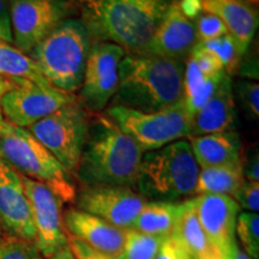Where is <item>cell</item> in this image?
Masks as SVG:
<instances>
[{"mask_svg":"<svg viewBox=\"0 0 259 259\" xmlns=\"http://www.w3.org/2000/svg\"><path fill=\"white\" fill-rule=\"evenodd\" d=\"M144 151L107 114L92 113L76 179L84 186L134 189Z\"/></svg>","mask_w":259,"mask_h":259,"instance_id":"obj_1","label":"cell"},{"mask_svg":"<svg viewBox=\"0 0 259 259\" xmlns=\"http://www.w3.org/2000/svg\"><path fill=\"white\" fill-rule=\"evenodd\" d=\"M184 70L183 61L143 52L125 54L112 106L147 113L176 106L183 99Z\"/></svg>","mask_w":259,"mask_h":259,"instance_id":"obj_2","label":"cell"},{"mask_svg":"<svg viewBox=\"0 0 259 259\" xmlns=\"http://www.w3.org/2000/svg\"><path fill=\"white\" fill-rule=\"evenodd\" d=\"M174 0H78L90 36L127 53L143 51Z\"/></svg>","mask_w":259,"mask_h":259,"instance_id":"obj_3","label":"cell"},{"mask_svg":"<svg viewBox=\"0 0 259 259\" xmlns=\"http://www.w3.org/2000/svg\"><path fill=\"white\" fill-rule=\"evenodd\" d=\"M199 169L190 143L181 139L144 153L135 187L144 199L178 202L196 194Z\"/></svg>","mask_w":259,"mask_h":259,"instance_id":"obj_4","label":"cell"},{"mask_svg":"<svg viewBox=\"0 0 259 259\" xmlns=\"http://www.w3.org/2000/svg\"><path fill=\"white\" fill-rule=\"evenodd\" d=\"M92 36L82 19L67 18L31 51L47 82L74 94L82 85Z\"/></svg>","mask_w":259,"mask_h":259,"instance_id":"obj_5","label":"cell"},{"mask_svg":"<svg viewBox=\"0 0 259 259\" xmlns=\"http://www.w3.org/2000/svg\"><path fill=\"white\" fill-rule=\"evenodd\" d=\"M0 158L17 173L47 186L63 203H74V178L27 128L10 122L0 134Z\"/></svg>","mask_w":259,"mask_h":259,"instance_id":"obj_6","label":"cell"},{"mask_svg":"<svg viewBox=\"0 0 259 259\" xmlns=\"http://www.w3.org/2000/svg\"><path fill=\"white\" fill-rule=\"evenodd\" d=\"M106 114L134 138L144 153L181 139H189L193 119L181 101L167 109L150 113L111 106Z\"/></svg>","mask_w":259,"mask_h":259,"instance_id":"obj_7","label":"cell"},{"mask_svg":"<svg viewBox=\"0 0 259 259\" xmlns=\"http://www.w3.org/2000/svg\"><path fill=\"white\" fill-rule=\"evenodd\" d=\"M89 116V112L76 99L27 130L76 178L88 132Z\"/></svg>","mask_w":259,"mask_h":259,"instance_id":"obj_8","label":"cell"},{"mask_svg":"<svg viewBox=\"0 0 259 259\" xmlns=\"http://www.w3.org/2000/svg\"><path fill=\"white\" fill-rule=\"evenodd\" d=\"M76 99L74 94L65 93L52 84L12 78V88L0 100V109L10 124L28 128Z\"/></svg>","mask_w":259,"mask_h":259,"instance_id":"obj_9","label":"cell"},{"mask_svg":"<svg viewBox=\"0 0 259 259\" xmlns=\"http://www.w3.org/2000/svg\"><path fill=\"white\" fill-rule=\"evenodd\" d=\"M12 35L16 48L30 54L45 37L69 18V0H10Z\"/></svg>","mask_w":259,"mask_h":259,"instance_id":"obj_10","label":"cell"},{"mask_svg":"<svg viewBox=\"0 0 259 259\" xmlns=\"http://www.w3.org/2000/svg\"><path fill=\"white\" fill-rule=\"evenodd\" d=\"M126 52L112 42L96 41L90 47L84 69L80 99L88 112L100 113L114 97L119 83V66Z\"/></svg>","mask_w":259,"mask_h":259,"instance_id":"obj_11","label":"cell"},{"mask_svg":"<svg viewBox=\"0 0 259 259\" xmlns=\"http://www.w3.org/2000/svg\"><path fill=\"white\" fill-rule=\"evenodd\" d=\"M21 178L35 228L34 244L42 257L48 259L69 244L61 213L63 202L47 186L23 176Z\"/></svg>","mask_w":259,"mask_h":259,"instance_id":"obj_12","label":"cell"},{"mask_svg":"<svg viewBox=\"0 0 259 259\" xmlns=\"http://www.w3.org/2000/svg\"><path fill=\"white\" fill-rule=\"evenodd\" d=\"M147 199L131 187L124 186H84L77 192L78 210L92 213L114 227L130 229Z\"/></svg>","mask_w":259,"mask_h":259,"instance_id":"obj_13","label":"cell"},{"mask_svg":"<svg viewBox=\"0 0 259 259\" xmlns=\"http://www.w3.org/2000/svg\"><path fill=\"white\" fill-rule=\"evenodd\" d=\"M194 209L209 244L222 257L235 242V226L240 206L225 194H198Z\"/></svg>","mask_w":259,"mask_h":259,"instance_id":"obj_14","label":"cell"},{"mask_svg":"<svg viewBox=\"0 0 259 259\" xmlns=\"http://www.w3.org/2000/svg\"><path fill=\"white\" fill-rule=\"evenodd\" d=\"M198 42L194 21L181 12L174 0L153 37L141 52L185 63Z\"/></svg>","mask_w":259,"mask_h":259,"instance_id":"obj_15","label":"cell"},{"mask_svg":"<svg viewBox=\"0 0 259 259\" xmlns=\"http://www.w3.org/2000/svg\"><path fill=\"white\" fill-rule=\"evenodd\" d=\"M0 227L4 232L35 241L30 206L21 174L0 158Z\"/></svg>","mask_w":259,"mask_h":259,"instance_id":"obj_16","label":"cell"},{"mask_svg":"<svg viewBox=\"0 0 259 259\" xmlns=\"http://www.w3.org/2000/svg\"><path fill=\"white\" fill-rule=\"evenodd\" d=\"M64 226L70 236L78 239L94 250L112 254H121L124 231L92 213L76 208L64 215Z\"/></svg>","mask_w":259,"mask_h":259,"instance_id":"obj_17","label":"cell"},{"mask_svg":"<svg viewBox=\"0 0 259 259\" xmlns=\"http://www.w3.org/2000/svg\"><path fill=\"white\" fill-rule=\"evenodd\" d=\"M235 124V101L233 84L226 76L215 94L192 119L190 137L233 131Z\"/></svg>","mask_w":259,"mask_h":259,"instance_id":"obj_18","label":"cell"},{"mask_svg":"<svg viewBox=\"0 0 259 259\" xmlns=\"http://www.w3.org/2000/svg\"><path fill=\"white\" fill-rule=\"evenodd\" d=\"M202 9L221 19L245 56L258 28L257 11L245 0H202Z\"/></svg>","mask_w":259,"mask_h":259,"instance_id":"obj_19","label":"cell"},{"mask_svg":"<svg viewBox=\"0 0 259 259\" xmlns=\"http://www.w3.org/2000/svg\"><path fill=\"white\" fill-rule=\"evenodd\" d=\"M189 141L199 168L242 163L241 141L234 130L191 137Z\"/></svg>","mask_w":259,"mask_h":259,"instance_id":"obj_20","label":"cell"},{"mask_svg":"<svg viewBox=\"0 0 259 259\" xmlns=\"http://www.w3.org/2000/svg\"><path fill=\"white\" fill-rule=\"evenodd\" d=\"M226 76V72L216 74L205 72L200 69L193 58H187L185 61V70H184L181 102L185 105L191 115L194 116V114L208 102V100L215 94Z\"/></svg>","mask_w":259,"mask_h":259,"instance_id":"obj_21","label":"cell"},{"mask_svg":"<svg viewBox=\"0 0 259 259\" xmlns=\"http://www.w3.org/2000/svg\"><path fill=\"white\" fill-rule=\"evenodd\" d=\"M186 204L187 199L184 202H145L132 228L151 235L169 236L183 215Z\"/></svg>","mask_w":259,"mask_h":259,"instance_id":"obj_22","label":"cell"},{"mask_svg":"<svg viewBox=\"0 0 259 259\" xmlns=\"http://www.w3.org/2000/svg\"><path fill=\"white\" fill-rule=\"evenodd\" d=\"M245 180L242 163L200 168L196 194H225L233 198Z\"/></svg>","mask_w":259,"mask_h":259,"instance_id":"obj_23","label":"cell"},{"mask_svg":"<svg viewBox=\"0 0 259 259\" xmlns=\"http://www.w3.org/2000/svg\"><path fill=\"white\" fill-rule=\"evenodd\" d=\"M0 74L9 78H21L40 84H50L31 57L3 41H0Z\"/></svg>","mask_w":259,"mask_h":259,"instance_id":"obj_24","label":"cell"},{"mask_svg":"<svg viewBox=\"0 0 259 259\" xmlns=\"http://www.w3.org/2000/svg\"><path fill=\"white\" fill-rule=\"evenodd\" d=\"M170 235L177 236L194 259L208 254L213 250L197 218L194 198L187 199L186 208Z\"/></svg>","mask_w":259,"mask_h":259,"instance_id":"obj_25","label":"cell"},{"mask_svg":"<svg viewBox=\"0 0 259 259\" xmlns=\"http://www.w3.org/2000/svg\"><path fill=\"white\" fill-rule=\"evenodd\" d=\"M166 236H157L136 231H124L121 257L124 259H155Z\"/></svg>","mask_w":259,"mask_h":259,"instance_id":"obj_26","label":"cell"},{"mask_svg":"<svg viewBox=\"0 0 259 259\" xmlns=\"http://www.w3.org/2000/svg\"><path fill=\"white\" fill-rule=\"evenodd\" d=\"M198 46L213 54L221 63L227 76H233L241 65V58L244 57L239 50L238 44L231 35L227 34L212 40L199 41Z\"/></svg>","mask_w":259,"mask_h":259,"instance_id":"obj_27","label":"cell"},{"mask_svg":"<svg viewBox=\"0 0 259 259\" xmlns=\"http://www.w3.org/2000/svg\"><path fill=\"white\" fill-rule=\"evenodd\" d=\"M235 234L238 235L246 254L250 258H259V216L258 212L245 211L239 213Z\"/></svg>","mask_w":259,"mask_h":259,"instance_id":"obj_28","label":"cell"},{"mask_svg":"<svg viewBox=\"0 0 259 259\" xmlns=\"http://www.w3.org/2000/svg\"><path fill=\"white\" fill-rule=\"evenodd\" d=\"M0 259H42L34 242L4 232L0 236Z\"/></svg>","mask_w":259,"mask_h":259,"instance_id":"obj_29","label":"cell"},{"mask_svg":"<svg viewBox=\"0 0 259 259\" xmlns=\"http://www.w3.org/2000/svg\"><path fill=\"white\" fill-rule=\"evenodd\" d=\"M194 25L199 41L212 40L228 34V30L221 19L208 12H202L194 19Z\"/></svg>","mask_w":259,"mask_h":259,"instance_id":"obj_30","label":"cell"},{"mask_svg":"<svg viewBox=\"0 0 259 259\" xmlns=\"http://www.w3.org/2000/svg\"><path fill=\"white\" fill-rule=\"evenodd\" d=\"M236 93L247 115L257 120L259 116V84L253 80H240L236 84Z\"/></svg>","mask_w":259,"mask_h":259,"instance_id":"obj_31","label":"cell"},{"mask_svg":"<svg viewBox=\"0 0 259 259\" xmlns=\"http://www.w3.org/2000/svg\"><path fill=\"white\" fill-rule=\"evenodd\" d=\"M233 199L239 204L240 209L250 212H258L259 210V181L245 180Z\"/></svg>","mask_w":259,"mask_h":259,"instance_id":"obj_32","label":"cell"},{"mask_svg":"<svg viewBox=\"0 0 259 259\" xmlns=\"http://www.w3.org/2000/svg\"><path fill=\"white\" fill-rule=\"evenodd\" d=\"M155 259H194L185 246L174 235L166 236Z\"/></svg>","mask_w":259,"mask_h":259,"instance_id":"obj_33","label":"cell"},{"mask_svg":"<svg viewBox=\"0 0 259 259\" xmlns=\"http://www.w3.org/2000/svg\"><path fill=\"white\" fill-rule=\"evenodd\" d=\"M67 236H69V245L76 259H124L121 257V254H112L94 250V248L85 245L78 239L70 236L69 234H67Z\"/></svg>","mask_w":259,"mask_h":259,"instance_id":"obj_34","label":"cell"},{"mask_svg":"<svg viewBox=\"0 0 259 259\" xmlns=\"http://www.w3.org/2000/svg\"><path fill=\"white\" fill-rule=\"evenodd\" d=\"M0 41L10 45L14 44L11 17H10V9L6 0H0Z\"/></svg>","mask_w":259,"mask_h":259,"instance_id":"obj_35","label":"cell"},{"mask_svg":"<svg viewBox=\"0 0 259 259\" xmlns=\"http://www.w3.org/2000/svg\"><path fill=\"white\" fill-rule=\"evenodd\" d=\"M242 171L248 181H259V158L258 151L252 153L246 160H242Z\"/></svg>","mask_w":259,"mask_h":259,"instance_id":"obj_36","label":"cell"},{"mask_svg":"<svg viewBox=\"0 0 259 259\" xmlns=\"http://www.w3.org/2000/svg\"><path fill=\"white\" fill-rule=\"evenodd\" d=\"M177 3L181 12L192 21L203 12L202 0H177Z\"/></svg>","mask_w":259,"mask_h":259,"instance_id":"obj_37","label":"cell"},{"mask_svg":"<svg viewBox=\"0 0 259 259\" xmlns=\"http://www.w3.org/2000/svg\"><path fill=\"white\" fill-rule=\"evenodd\" d=\"M225 259H252V258L248 257V255L246 254L240 247H239L238 242L235 241L234 244L232 245L231 250L227 252V254L225 255Z\"/></svg>","mask_w":259,"mask_h":259,"instance_id":"obj_38","label":"cell"},{"mask_svg":"<svg viewBox=\"0 0 259 259\" xmlns=\"http://www.w3.org/2000/svg\"><path fill=\"white\" fill-rule=\"evenodd\" d=\"M48 259H76L74 257L72 250H71L70 245H65L63 247H60L56 253H53Z\"/></svg>","mask_w":259,"mask_h":259,"instance_id":"obj_39","label":"cell"},{"mask_svg":"<svg viewBox=\"0 0 259 259\" xmlns=\"http://www.w3.org/2000/svg\"><path fill=\"white\" fill-rule=\"evenodd\" d=\"M11 88H12V78H9V77H4L0 74V100H2V97L4 96Z\"/></svg>","mask_w":259,"mask_h":259,"instance_id":"obj_40","label":"cell"},{"mask_svg":"<svg viewBox=\"0 0 259 259\" xmlns=\"http://www.w3.org/2000/svg\"><path fill=\"white\" fill-rule=\"evenodd\" d=\"M196 259H225V257H222V255L220 254L218 251L212 250L211 252H209L208 254H205V255H202V257H199V258H196Z\"/></svg>","mask_w":259,"mask_h":259,"instance_id":"obj_41","label":"cell"},{"mask_svg":"<svg viewBox=\"0 0 259 259\" xmlns=\"http://www.w3.org/2000/svg\"><path fill=\"white\" fill-rule=\"evenodd\" d=\"M5 124H6V120L4 119V115H3L2 109H0V134H2V131H3V128H4Z\"/></svg>","mask_w":259,"mask_h":259,"instance_id":"obj_42","label":"cell"},{"mask_svg":"<svg viewBox=\"0 0 259 259\" xmlns=\"http://www.w3.org/2000/svg\"><path fill=\"white\" fill-rule=\"evenodd\" d=\"M246 3H250L251 5H255L257 6L258 5V3H259V0H245Z\"/></svg>","mask_w":259,"mask_h":259,"instance_id":"obj_43","label":"cell"},{"mask_svg":"<svg viewBox=\"0 0 259 259\" xmlns=\"http://www.w3.org/2000/svg\"><path fill=\"white\" fill-rule=\"evenodd\" d=\"M3 233H4V229H3V228H2V227H0V236H2V235H3Z\"/></svg>","mask_w":259,"mask_h":259,"instance_id":"obj_44","label":"cell"}]
</instances>
